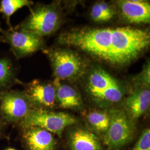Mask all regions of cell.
Listing matches in <instances>:
<instances>
[{
	"label": "cell",
	"instance_id": "1",
	"mask_svg": "<svg viewBox=\"0 0 150 150\" xmlns=\"http://www.w3.org/2000/svg\"><path fill=\"white\" fill-rule=\"evenodd\" d=\"M61 43L74 46L116 66L129 64L150 45L147 30L130 27L83 28L61 34Z\"/></svg>",
	"mask_w": 150,
	"mask_h": 150
},
{
	"label": "cell",
	"instance_id": "19",
	"mask_svg": "<svg viewBox=\"0 0 150 150\" xmlns=\"http://www.w3.org/2000/svg\"><path fill=\"white\" fill-rule=\"evenodd\" d=\"M132 150H150V129L144 130Z\"/></svg>",
	"mask_w": 150,
	"mask_h": 150
},
{
	"label": "cell",
	"instance_id": "5",
	"mask_svg": "<svg viewBox=\"0 0 150 150\" xmlns=\"http://www.w3.org/2000/svg\"><path fill=\"white\" fill-rule=\"evenodd\" d=\"M50 60L54 75L59 80H72L82 74L85 64L76 53L67 49H48L45 51Z\"/></svg>",
	"mask_w": 150,
	"mask_h": 150
},
{
	"label": "cell",
	"instance_id": "2",
	"mask_svg": "<svg viewBox=\"0 0 150 150\" xmlns=\"http://www.w3.org/2000/svg\"><path fill=\"white\" fill-rule=\"evenodd\" d=\"M61 16L56 6L38 5L14 28L43 38L54 33L59 28Z\"/></svg>",
	"mask_w": 150,
	"mask_h": 150
},
{
	"label": "cell",
	"instance_id": "17",
	"mask_svg": "<svg viewBox=\"0 0 150 150\" xmlns=\"http://www.w3.org/2000/svg\"><path fill=\"white\" fill-rule=\"evenodd\" d=\"M87 119L91 127L97 132L103 135L106 132L110 122V115L107 111H92L88 114Z\"/></svg>",
	"mask_w": 150,
	"mask_h": 150
},
{
	"label": "cell",
	"instance_id": "20",
	"mask_svg": "<svg viewBox=\"0 0 150 150\" xmlns=\"http://www.w3.org/2000/svg\"><path fill=\"white\" fill-rule=\"evenodd\" d=\"M150 64H147L139 75V81L146 86L150 85Z\"/></svg>",
	"mask_w": 150,
	"mask_h": 150
},
{
	"label": "cell",
	"instance_id": "8",
	"mask_svg": "<svg viewBox=\"0 0 150 150\" xmlns=\"http://www.w3.org/2000/svg\"><path fill=\"white\" fill-rule=\"evenodd\" d=\"M0 42L9 45L17 59L37 52L43 47V38L29 32L16 30L13 27L0 33Z\"/></svg>",
	"mask_w": 150,
	"mask_h": 150
},
{
	"label": "cell",
	"instance_id": "16",
	"mask_svg": "<svg viewBox=\"0 0 150 150\" xmlns=\"http://www.w3.org/2000/svg\"><path fill=\"white\" fill-rule=\"evenodd\" d=\"M33 2L29 0H2L0 2V13L9 28H12L10 20L12 15L24 7H30Z\"/></svg>",
	"mask_w": 150,
	"mask_h": 150
},
{
	"label": "cell",
	"instance_id": "18",
	"mask_svg": "<svg viewBox=\"0 0 150 150\" xmlns=\"http://www.w3.org/2000/svg\"><path fill=\"white\" fill-rule=\"evenodd\" d=\"M115 15L112 7L105 2L94 4L91 9V16L94 21L105 22L111 20Z\"/></svg>",
	"mask_w": 150,
	"mask_h": 150
},
{
	"label": "cell",
	"instance_id": "12",
	"mask_svg": "<svg viewBox=\"0 0 150 150\" xmlns=\"http://www.w3.org/2000/svg\"><path fill=\"white\" fill-rule=\"evenodd\" d=\"M150 91L147 88H140L134 91L125 100L127 114L132 121L137 120L150 106Z\"/></svg>",
	"mask_w": 150,
	"mask_h": 150
},
{
	"label": "cell",
	"instance_id": "9",
	"mask_svg": "<svg viewBox=\"0 0 150 150\" xmlns=\"http://www.w3.org/2000/svg\"><path fill=\"white\" fill-rule=\"evenodd\" d=\"M24 92L32 109L53 111L57 105L53 83L35 80L24 84Z\"/></svg>",
	"mask_w": 150,
	"mask_h": 150
},
{
	"label": "cell",
	"instance_id": "21",
	"mask_svg": "<svg viewBox=\"0 0 150 150\" xmlns=\"http://www.w3.org/2000/svg\"><path fill=\"white\" fill-rule=\"evenodd\" d=\"M8 125L5 123L3 120L1 114L0 113V139H7L8 136L6 132Z\"/></svg>",
	"mask_w": 150,
	"mask_h": 150
},
{
	"label": "cell",
	"instance_id": "13",
	"mask_svg": "<svg viewBox=\"0 0 150 150\" xmlns=\"http://www.w3.org/2000/svg\"><path fill=\"white\" fill-rule=\"evenodd\" d=\"M69 144L71 150H103L98 138L85 129H77L71 131Z\"/></svg>",
	"mask_w": 150,
	"mask_h": 150
},
{
	"label": "cell",
	"instance_id": "3",
	"mask_svg": "<svg viewBox=\"0 0 150 150\" xmlns=\"http://www.w3.org/2000/svg\"><path fill=\"white\" fill-rule=\"evenodd\" d=\"M76 122L77 120L67 113L32 109L16 127H38L61 137L64 129Z\"/></svg>",
	"mask_w": 150,
	"mask_h": 150
},
{
	"label": "cell",
	"instance_id": "23",
	"mask_svg": "<svg viewBox=\"0 0 150 150\" xmlns=\"http://www.w3.org/2000/svg\"><path fill=\"white\" fill-rule=\"evenodd\" d=\"M3 30H4L2 28V27L1 26V23H0V33L3 31Z\"/></svg>",
	"mask_w": 150,
	"mask_h": 150
},
{
	"label": "cell",
	"instance_id": "10",
	"mask_svg": "<svg viewBox=\"0 0 150 150\" xmlns=\"http://www.w3.org/2000/svg\"><path fill=\"white\" fill-rule=\"evenodd\" d=\"M24 150H57V142L53 134L38 127L19 129Z\"/></svg>",
	"mask_w": 150,
	"mask_h": 150
},
{
	"label": "cell",
	"instance_id": "22",
	"mask_svg": "<svg viewBox=\"0 0 150 150\" xmlns=\"http://www.w3.org/2000/svg\"><path fill=\"white\" fill-rule=\"evenodd\" d=\"M5 150H17L16 149H13V148H11V147H9V148H8V149H6Z\"/></svg>",
	"mask_w": 150,
	"mask_h": 150
},
{
	"label": "cell",
	"instance_id": "6",
	"mask_svg": "<svg viewBox=\"0 0 150 150\" xmlns=\"http://www.w3.org/2000/svg\"><path fill=\"white\" fill-rule=\"evenodd\" d=\"M31 110L24 91L11 88L0 92V113L8 126L16 127Z\"/></svg>",
	"mask_w": 150,
	"mask_h": 150
},
{
	"label": "cell",
	"instance_id": "4",
	"mask_svg": "<svg viewBox=\"0 0 150 150\" xmlns=\"http://www.w3.org/2000/svg\"><path fill=\"white\" fill-rule=\"evenodd\" d=\"M108 113L110 122L108 129L103 135V142L108 150H120L134 138V121L123 110L112 109Z\"/></svg>",
	"mask_w": 150,
	"mask_h": 150
},
{
	"label": "cell",
	"instance_id": "7",
	"mask_svg": "<svg viewBox=\"0 0 150 150\" xmlns=\"http://www.w3.org/2000/svg\"><path fill=\"white\" fill-rule=\"evenodd\" d=\"M87 87L96 100L105 103H117L123 97V91L111 75L101 69L93 70L90 75Z\"/></svg>",
	"mask_w": 150,
	"mask_h": 150
},
{
	"label": "cell",
	"instance_id": "15",
	"mask_svg": "<svg viewBox=\"0 0 150 150\" xmlns=\"http://www.w3.org/2000/svg\"><path fill=\"white\" fill-rule=\"evenodd\" d=\"M20 83L12 59L7 57H0V92L11 89L12 86Z\"/></svg>",
	"mask_w": 150,
	"mask_h": 150
},
{
	"label": "cell",
	"instance_id": "14",
	"mask_svg": "<svg viewBox=\"0 0 150 150\" xmlns=\"http://www.w3.org/2000/svg\"><path fill=\"white\" fill-rule=\"evenodd\" d=\"M53 84L55 88L57 105L59 107L74 109L80 108L82 106V102L80 95L74 87L62 84L60 80L56 78Z\"/></svg>",
	"mask_w": 150,
	"mask_h": 150
},
{
	"label": "cell",
	"instance_id": "11",
	"mask_svg": "<svg viewBox=\"0 0 150 150\" xmlns=\"http://www.w3.org/2000/svg\"><path fill=\"white\" fill-rule=\"evenodd\" d=\"M123 18L129 23H145L150 20V5L147 2L136 0L117 1Z\"/></svg>",
	"mask_w": 150,
	"mask_h": 150
}]
</instances>
